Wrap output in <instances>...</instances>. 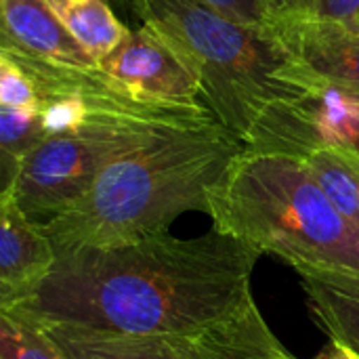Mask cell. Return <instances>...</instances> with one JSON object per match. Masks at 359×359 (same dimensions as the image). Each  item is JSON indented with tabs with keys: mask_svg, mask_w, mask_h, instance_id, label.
I'll return each mask as SVG.
<instances>
[{
	"mask_svg": "<svg viewBox=\"0 0 359 359\" xmlns=\"http://www.w3.org/2000/svg\"><path fill=\"white\" fill-rule=\"evenodd\" d=\"M0 359H65L42 328L0 311Z\"/></svg>",
	"mask_w": 359,
	"mask_h": 359,
	"instance_id": "cell-17",
	"label": "cell"
},
{
	"mask_svg": "<svg viewBox=\"0 0 359 359\" xmlns=\"http://www.w3.org/2000/svg\"><path fill=\"white\" fill-rule=\"evenodd\" d=\"M301 78L303 93L273 103L244 145L299 158L316 147H343L359 156V86L322 82L303 69Z\"/></svg>",
	"mask_w": 359,
	"mask_h": 359,
	"instance_id": "cell-6",
	"label": "cell"
},
{
	"mask_svg": "<svg viewBox=\"0 0 359 359\" xmlns=\"http://www.w3.org/2000/svg\"><path fill=\"white\" fill-rule=\"evenodd\" d=\"M301 284L316 324L330 341H341L359 353V294L313 276H301Z\"/></svg>",
	"mask_w": 359,
	"mask_h": 359,
	"instance_id": "cell-15",
	"label": "cell"
},
{
	"mask_svg": "<svg viewBox=\"0 0 359 359\" xmlns=\"http://www.w3.org/2000/svg\"><path fill=\"white\" fill-rule=\"evenodd\" d=\"M337 212L359 231V156L343 147H316L301 156Z\"/></svg>",
	"mask_w": 359,
	"mask_h": 359,
	"instance_id": "cell-14",
	"label": "cell"
},
{
	"mask_svg": "<svg viewBox=\"0 0 359 359\" xmlns=\"http://www.w3.org/2000/svg\"><path fill=\"white\" fill-rule=\"evenodd\" d=\"M353 21H355V23H359V11H358V15L353 17Z\"/></svg>",
	"mask_w": 359,
	"mask_h": 359,
	"instance_id": "cell-23",
	"label": "cell"
},
{
	"mask_svg": "<svg viewBox=\"0 0 359 359\" xmlns=\"http://www.w3.org/2000/svg\"><path fill=\"white\" fill-rule=\"evenodd\" d=\"M269 32L307 76L359 86V23L353 19L278 17Z\"/></svg>",
	"mask_w": 359,
	"mask_h": 359,
	"instance_id": "cell-8",
	"label": "cell"
},
{
	"mask_svg": "<svg viewBox=\"0 0 359 359\" xmlns=\"http://www.w3.org/2000/svg\"><path fill=\"white\" fill-rule=\"evenodd\" d=\"M0 44L53 63L97 65L59 21L48 0H0Z\"/></svg>",
	"mask_w": 359,
	"mask_h": 359,
	"instance_id": "cell-10",
	"label": "cell"
},
{
	"mask_svg": "<svg viewBox=\"0 0 359 359\" xmlns=\"http://www.w3.org/2000/svg\"><path fill=\"white\" fill-rule=\"evenodd\" d=\"M263 252L217 229L191 240L170 231L114 248L57 252L46 280L2 313L36 326L128 337H189L248 307Z\"/></svg>",
	"mask_w": 359,
	"mask_h": 359,
	"instance_id": "cell-1",
	"label": "cell"
},
{
	"mask_svg": "<svg viewBox=\"0 0 359 359\" xmlns=\"http://www.w3.org/2000/svg\"><path fill=\"white\" fill-rule=\"evenodd\" d=\"M172 359H273L288 351L259 307L189 337H168Z\"/></svg>",
	"mask_w": 359,
	"mask_h": 359,
	"instance_id": "cell-11",
	"label": "cell"
},
{
	"mask_svg": "<svg viewBox=\"0 0 359 359\" xmlns=\"http://www.w3.org/2000/svg\"><path fill=\"white\" fill-rule=\"evenodd\" d=\"M59 21L99 65L130 32L109 0H48Z\"/></svg>",
	"mask_w": 359,
	"mask_h": 359,
	"instance_id": "cell-13",
	"label": "cell"
},
{
	"mask_svg": "<svg viewBox=\"0 0 359 359\" xmlns=\"http://www.w3.org/2000/svg\"><path fill=\"white\" fill-rule=\"evenodd\" d=\"M212 229L271 252L294 271H359V231L299 156L244 147L210 189Z\"/></svg>",
	"mask_w": 359,
	"mask_h": 359,
	"instance_id": "cell-3",
	"label": "cell"
},
{
	"mask_svg": "<svg viewBox=\"0 0 359 359\" xmlns=\"http://www.w3.org/2000/svg\"><path fill=\"white\" fill-rule=\"evenodd\" d=\"M130 95L149 103L198 105L202 86L185 61L149 27H130L128 36L99 63Z\"/></svg>",
	"mask_w": 359,
	"mask_h": 359,
	"instance_id": "cell-7",
	"label": "cell"
},
{
	"mask_svg": "<svg viewBox=\"0 0 359 359\" xmlns=\"http://www.w3.org/2000/svg\"><path fill=\"white\" fill-rule=\"evenodd\" d=\"M0 105L40 109V97L32 78L4 53H0Z\"/></svg>",
	"mask_w": 359,
	"mask_h": 359,
	"instance_id": "cell-18",
	"label": "cell"
},
{
	"mask_svg": "<svg viewBox=\"0 0 359 359\" xmlns=\"http://www.w3.org/2000/svg\"><path fill=\"white\" fill-rule=\"evenodd\" d=\"M318 359H359V353L353 347H349L341 341H330L324 347V351L318 355Z\"/></svg>",
	"mask_w": 359,
	"mask_h": 359,
	"instance_id": "cell-21",
	"label": "cell"
},
{
	"mask_svg": "<svg viewBox=\"0 0 359 359\" xmlns=\"http://www.w3.org/2000/svg\"><path fill=\"white\" fill-rule=\"evenodd\" d=\"M219 8L221 13L229 15L231 19L257 27V29H271L278 19V4L276 0H204Z\"/></svg>",
	"mask_w": 359,
	"mask_h": 359,
	"instance_id": "cell-20",
	"label": "cell"
},
{
	"mask_svg": "<svg viewBox=\"0 0 359 359\" xmlns=\"http://www.w3.org/2000/svg\"><path fill=\"white\" fill-rule=\"evenodd\" d=\"M278 17H307V19H353L359 0H276Z\"/></svg>",
	"mask_w": 359,
	"mask_h": 359,
	"instance_id": "cell-19",
	"label": "cell"
},
{
	"mask_svg": "<svg viewBox=\"0 0 359 359\" xmlns=\"http://www.w3.org/2000/svg\"><path fill=\"white\" fill-rule=\"evenodd\" d=\"M80 82L90 105L88 118L74 130L46 137L19 166L11 194L36 223L78 202L99 172L116 158L141 147L158 133L217 118L206 103H149L130 95L99 65L82 67Z\"/></svg>",
	"mask_w": 359,
	"mask_h": 359,
	"instance_id": "cell-5",
	"label": "cell"
},
{
	"mask_svg": "<svg viewBox=\"0 0 359 359\" xmlns=\"http://www.w3.org/2000/svg\"><path fill=\"white\" fill-rule=\"evenodd\" d=\"M273 359H297V358H294V355H292L290 351H284V353H280L278 358H273Z\"/></svg>",
	"mask_w": 359,
	"mask_h": 359,
	"instance_id": "cell-22",
	"label": "cell"
},
{
	"mask_svg": "<svg viewBox=\"0 0 359 359\" xmlns=\"http://www.w3.org/2000/svg\"><path fill=\"white\" fill-rule=\"evenodd\" d=\"M57 261L40 223L27 217L11 194H0V311L27 299Z\"/></svg>",
	"mask_w": 359,
	"mask_h": 359,
	"instance_id": "cell-9",
	"label": "cell"
},
{
	"mask_svg": "<svg viewBox=\"0 0 359 359\" xmlns=\"http://www.w3.org/2000/svg\"><path fill=\"white\" fill-rule=\"evenodd\" d=\"M48 137L40 109L0 105V166L2 189L11 187L23 160Z\"/></svg>",
	"mask_w": 359,
	"mask_h": 359,
	"instance_id": "cell-16",
	"label": "cell"
},
{
	"mask_svg": "<svg viewBox=\"0 0 359 359\" xmlns=\"http://www.w3.org/2000/svg\"><path fill=\"white\" fill-rule=\"evenodd\" d=\"M244 147L219 118L170 126L109 162L78 202L40 227L57 252L166 233L183 212H208L210 189Z\"/></svg>",
	"mask_w": 359,
	"mask_h": 359,
	"instance_id": "cell-2",
	"label": "cell"
},
{
	"mask_svg": "<svg viewBox=\"0 0 359 359\" xmlns=\"http://www.w3.org/2000/svg\"><path fill=\"white\" fill-rule=\"evenodd\" d=\"M38 328L65 359H172L168 337H128L76 326Z\"/></svg>",
	"mask_w": 359,
	"mask_h": 359,
	"instance_id": "cell-12",
	"label": "cell"
},
{
	"mask_svg": "<svg viewBox=\"0 0 359 359\" xmlns=\"http://www.w3.org/2000/svg\"><path fill=\"white\" fill-rule=\"evenodd\" d=\"M196 74L202 99L242 143L273 105L303 93L294 59L267 29L244 25L204 0H116Z\"/></svg>",
	"mask_w": 359,
	"mask_h": 359,
	"instance_id": "cell-4",
	"label": "cell"
}]
</instances>
